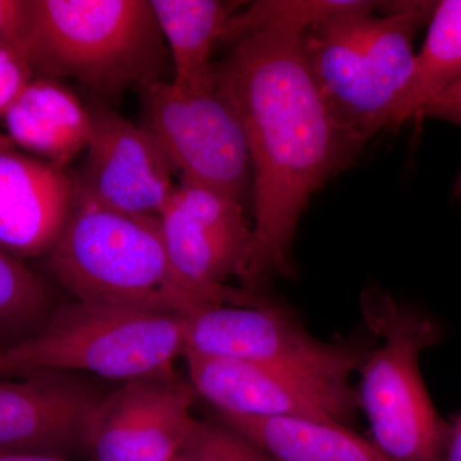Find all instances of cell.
<instances>
[{
	"mask_svg": "<svg viewBox=\"0 0 461 461\" xmlns=\"http://www.w3.org/2000/svg\"><path fill=\"white\" fill-rule=\"evenodd\" d=\"M461 78V0L436 3L429 32L391 129L418 117L421 108Z\"/></svg>",
	"mask_w": 461,
	"mask_h": 461,
	"instance_id": "cell-18",
	"label": "cell"
},
{
	"mask_svg": "<svg viewBox=\"0 0 461 461\" xmlns=\"http://www.w3.org/2000/svg\"><path fill=\"white\" fill-rule=\"evenodd\" d=\"M91 132L76 189L102 204L158 217L171 196L173 166L156 136L111 108H90Z\"/></svg>",
	"mask_w": 461,
	"mask_h": 461,
	"instance_id": "cell-12",
	"label": "cell"
},
{
	"mask_svg": "<svg viewBox=\"0 0 461 461\" xmlns=\"http://www.w3.org/2000/svg\"><path fill=\"white\" fill-rule=\"evenodd\" d=\"M3 120L18 148L62 168L86 149L91 132L90 108L50 77L33 78Z\"/></svg>",
	"mask_w": 461,
	"mask_h": 461,
	"instance_id": "cell-15",
	"label": "cell"
},
{
	"mask_svg": "<svg viewBox=\"0 0 461 461\" xmlns=\"http://www.w3.org/2000/svg\"><path fill=\"white\" fill-rule=\"evenodd\" d=\"M36 77L74 78L103 98L165 77L169 58L150 0H30Z\"/></svg>",
	"mask_w": 461,
	"mask_h": 461,
	"instance_id": "cell-3",
	"label": "cell"
},
{
	"mask_svg": "<svg viewBox=\"0 0 461 461\" xmlns=\"http://www.w3.org/2000/svg\"><path fill=\"white\" fill-rule=\"evenodd\" d=\"M226 41L233 47L214 65V83L238 113L253 173V238L241 282L262 294L273 277L295 273L293 245L306 206L360 151L318 89L303 32L251 26Z\"/></svg>",
	"mask_w": 461,
	"mask_h": 461,
	"instance_id": "cell-1",
	"label": "cell"
},
{
	"mask_svg": "<svg viewBox=\"0 0 461 461\" xmlns=\"http://www.w3.org/2000/svg\"><path fill=\"white\" fill-rule=\"evenodd\" d=\"M173 461H196V460L191 459V457L186 456V455L180 454V455H178V456H177V457H176V459H175V460H173Z\"/></svg>",
	"mask_w": 461,
	"mask_h": 461,
	"instance_id": "cell-27",
	"label": "cell"
},
{
	"mask_svg": "<svg viewBox=\"0 0 461 461\" xmlns=\"http://www.w3.org/2000/svg\"><path fill=\"white\" fill-rule=\"evenodd\" d=\"M145 127L156 136L182 181L236 202L253 200V173L235 109L213 83L182 87L169 80L141 89Z\"/></svg>",
	"mask_w": 461,
	"mask_h": 461,
	"instance_id": "cell-8",
	"label": "cell"
},
{
	"mask_svg": "<svg viewBox=\"0 0 461 461\" xmlns=\"http://www.w3.org/2000/svg\"><path fill=\"white\" fill-rule=\"evenodd\" d=\"M168 48L173 76L182 87L213 83L215 45L226 39L232 5L218 0H150Z\"/></svg>",
	"mask_w": 461,
	"mask_h": 461,
	"instance_id": "cell-17",
	"label": "cell"
},
{
	"mask_svg": "<svg viewBox=\"0 0 461 461\" xmlns=\"http://www.w3.org/2000/svg\"><path fill=\"white\" fill-rule=\"evenodd\" d=\"M220 418L272 461H390L372 439L341 424L229 412H220Z\"/></svg>",
	"mask_w": 461,
	"mask_h": 461,
	"instance_id": "cell-16",
	"label": "cell"
},
{
	"mask_svg": "<svg viewBox=\"0 0 461 461\" xmlns=\"http://www.w3.org/2000/svg\"><path fill=\"white\" fill-rule=\"evenodd\" d=\"M30 12V0H0V44L16 48L25 56Z\"/></svg>",
	"mask_w": 461,
	"mask_h": 461,
	"instance_id": "cell-22",
	"label": "cell"
},
{
	"mask_svg": "<svg viewBox=\"0 0 461 461\" xmlns=\"http://www.w3.org/2000/svg\"><path fill=\"white\" fill-rule=\"evenodd\" d=\"M25 377L23 372L14 368L5 355L0 354V377Z\"/></svg>",
	"mask_w": 461,
	"mask_h": 461,
	"instance_id": "cell-26",
	"label": "cell"
},
{
	"mask_svg": "<svg viewBox=\"0 0 461 461\" xmlns=\"http://www.w3.org/2000/svg\"><path fill=\"white\" fill-rule=\"evenodd\" d=\"M363 2L303 32L318 89L357 150L393 126L414 72V38L436 3Z\"/></svg>",
	"mask_w": 461,
	"mask_h": 461,
	"instance_id": "cell-2",
	"label": "cell"
},
{
	"mask_svg": "<svg viewBox=\"0 0 461 461\" xmlns=\"http://www.w3.org/2000/svg\"><path fill=\"white\" fill-rule=\"evenodd\" d=\"M51 275L87 304L185 315L158 217L102 204L75 187L74 206L47 254Z\"/></svg>",
	"mask_w": 461,
	"mask_h": 461,
	"instance_id": "cell-4",
	"label": "cell"
},
{
	"mask_svg": "<svg viewBox=\"0 0 461 461\" xmlns=\"http://www.w3.org/2000/svg\"><path fill=\"white\" fill-rule=\"evenodd\" d=\"M448 426L450 432L442 461H461V412L453 420L448 421Z\"/></svg>",
	"mask_w": 461,
	"mask_h": 461,
	"instance_id": "cell-24",
	"label": "cell"
},
{
	"mask_svg": "<svg viewBox=\"0 0 461 461\" xmlns=\"http://www.w3.org/2000/svg\"><path fill=\"white\" fill-rule=\"evenodd\" d=\"M182 354L180 314L76 302L57 306L35 336L5 357L25 375L87 372L126 384L175 372Z\"/></svg>",
	"mask_w": 461,
	"mask_h": 461,
	"instance_id": "cell-6",
	"label": "cell"
},
{
	"mask_svg": "<svg viewBox=\"0 0 461 461\" xmlns=\"http://www.w3.org/2000/svg\"><path fill=\"white\" fill-rule=\"evenodd\" d=\"M74 372L33 371L0 377V455L60 456L84 447L87 424L107 393Z\"/></svg>",
	"mask_w": 461,
	"mask_h": 461,
	"instance_id": "cell-13",
	"label": "cell"
},
{
	"mask_svg": "<svg viewBox=\"0 0 461 461\" xmlns=\"http://www.w3.org/2000/svg\"><path fill=\"white\" fill-rule=\"evenodd\" d=\"M359 306L364 327L381 341L359 369L357 391L373 444L390 461H442L450 426L420 368V354L441 339L438 323L378 285L364 288Z\"/></svg>",
	"mask_w": 461,
	"mask_h": 461,
	"instance_id": "cell-5",
	"label": "cell"
},
{
	"mask_svg": "<svg viewBox=\"0 0 461 461\" xmlns=\"http://www.w3.org/2000/svg\"><path fill=\"white\" fill-rule=\"evenodd\" d=\"M0 461H65L60 456L41 454L0 455Z\"/></svg>",
	"mask_w": 461,
	"mask_h": 461,
	"instance_id": "cell-25",
	"label": "cell"
},
{
	"mask_svg": "<svg viewBox=\"0 0 461 461\" xmlns=\"http://www.w3.org/2000/svg\"><path fill=\"white\" fill-rule=\"evenodd\" d=\"M182 318L184 354L300 366L338 377L350 378L359 372L377 344L366 330L341 341H321L295 315L273 302L204 306Z\"/></svg>",
	"mask_w": 461,
	"mask_h": 461,
	"instance_id": "cell-9",
	"label": "cell"
},
{
	"mask_svg": "<svg viewBox=\"0 0 461 461\" xmlns=\"http://www.w3.org/2000/svg\"><path fill=\"white\" fill-rule=\"evenodd\" d=\"M74 200V178L65 168L30 156L0 135V247L21 260L47 256Z\"/></svg>",
	"mask_w": 461,
	"mask_h": 461,
	"instance_id": "cell-14",
	"label": "cell"
},
{
	"mask_svg": "<svg viewBox=\"0 0 461 461\" xmlns=\"http://www.w3.org/2000/svg\"><path fill=\"white\" fill-rule=\"evenodd\" d=\"M35 77L25 53L9 45L0 44V118Z\"/></svg>",
	"mask_w": 461,
	"mask_h": 461,
	"instance_id": "cell-21",
	"label": "cell"
},
{
	"mask_svg": "<svg viewBox=\"0 0 461 461\" xmlns=\"http://www.w3.org/2000/svg\"><path fill=\"white\" fill-rule=\"evenodd\" d=\"M56 308L50 285L0 247V354L35 336Z\"/></svg>",
	"mask_w": 461,
	"mask_h": 461,
	"instance_id": "cell-19",
	"label": "cell"
},
{
	"mask_svg": "<svg viewBox=\"0 0 461 461\" xmlns=\"http://www.w3.org/2000/svg\"><path fill=\"white\" fill-rule=\"evenodd\" d=\"M181 454L196 461H272L222 423L196 420Z\"/></svg>",
	"mask_w": 461,
	"mask_h": 461,
	"instance_id": "cell-20",
	"label": "cell"
},
{
	"mask_svg": "<svg viewBox=\"0 0 461 461\" xmlns=\"http://www.w3.org/2000/svg\"><path fill=\"white\" fill-rule=\"evenodd\" d=\"M195 388L177 373L126 382L91 415L84 447L91 461H173L195 418Z\"/></svg>",
	"mask_w": 461,
	"mask_h": 461,
	"instance_id": "cell-11",
	"label": "cell"
},
{
	"mask_svg": "<svg viewBox=\"0 0 461 461\" xmlns=\"http://www.w3.org/2000/svg\"><path fill=\"white\" fill-rule=\"evenodd\" d=\"M158 220L173 280L193 311L271 302L263 294L227 285L230 277L241 280L250 256L253 226L241 203L202 185L181 181Z\"/></svg>",
	"mask_w": 461,
	"mask_h": 461,
	"instance_id": "cell-7",
	"label": "cell"
},
{
	"mask_svg": "<svg viewBox=\"0 0 461 461\" xmlns=\"http://www.w3.org/2000/svg\"><path fill=\"white\" fill-rule=\"evenodd\" d=\"M418 118H436L461 126V78L429 100Z\"/></svg>",
	"mask_w": 461,
	"mask_h": 461,
	"instance_id": "cell-23",
	"label": "cell"
},
{
	"mask_svg": "<svg viewBox=\"0 0 461 461\" xmlns=\"http://www.w3.org/2000/svg\"><path fill=\"white\" fill-rule=\"evenodd\" d=\"M184 357L190 384L218 412L302 418L348 427L360 409L350 378L300 366Z\"/></svg>",
	"mask_w": 461,
	"mask_h": 461,
	"instance_id": "cell-10",
	"label": "cell"
}]
</instances>
